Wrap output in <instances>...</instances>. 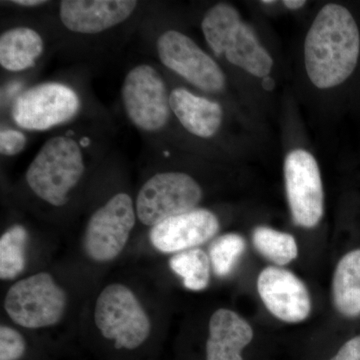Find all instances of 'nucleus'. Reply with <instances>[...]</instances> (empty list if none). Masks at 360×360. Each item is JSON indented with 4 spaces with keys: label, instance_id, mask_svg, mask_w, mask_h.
Returning <instances> with one entry per match:
<instances>
[{
    "label": "nucleus",
    "instance_id": "nucleus-1",
    "mask_svg": "<svg viewBox=\"0 0 360 360\" xmlns=\"http://www.w3.org/2000/svg\"><path fill=\"white\" fill-rule=\"evenodd\" d=\"M359 51V30L349 11L340 4L322 7L304 44L305 66L312 84L324 89L345 82L356 68Z\"/></svg>",
    "mask_w": 360,
    "mask_h": 360
},
{
    "label": "nucleus",
    "instance_id": "nucleus-2",
    "mask_svg": "<svg viewBox=\"0 0 360 360\" xmlns=\"http://www.w3.org/2000/svg\"><path fill=\"white\" fill-rule=\"evenodd\" d=\"M94 141V135L80 127L52 135L26 169L28 188L47 205H68L70 193L86 174L90 158L96 156Z\"/></svg>",
    "mask_w": 360,
    "mask_h": 360
},
{
    "label": "nucleus",
    "instance_id": "nucleus-3",
    "mask_svg": "<svg viewBox=\"0 0 360 360\" xmlns=\"http://www.w3.org/2000/svg\"><path fill=\"white\" fill-rule=\"evenodd\" d=\"M120 97L127 120L142 134L155 136L167 129L172 111L170 90L150 63L132 66L123 78Z\"/></svg>",
    "mask_w": 360,
    "mask_h": 360
},
{
    "label": "nucleus",
    "instance_id": "nucleus-4",
    "mask_svg": "<svg viewBox=\"0 0 360 360\" xmlns=\"http://www.w3.org/2000/svg\"><path fill=\"white\" fill-rule=\"evenodd\" d=\"M82 110V97L75 87L45 82L21 91L14 99L11 115L20 129L41 132L75 122Z\"/></svg>",
    "mask_w": 360,
    "mask_h": 360
},
{
    "label": "nucleus",
    "instance_id": "nucleus-5",
    "mask_svg": "<svg viewBox=\"0 0 360 360\" xmlns=\"http://www.w3.org/2000/svg\"><path fill=\"white\" fill-rule=\"evenodd\" d=\"M96 328L117 349H135L143 345L150 333V321L136 296L127 286H106L96 300Z\"/></svg>",
    "mask_w": 360,
    "mask_h": 360
},
{
    "label": "nucleus",
    "instance_id": "nucleus-6",
    "mask_svg": "<svg viewBox=\"0 0 360 360\" xmlns=\"http://www.w3.org/2000/svg\"><path fill=\"white\" fill-rule=\"evenodd\" d=\"M202 194L198 182L186 172H156L137 193V219L146 226H155L170 217L198 208Z\"/></svg>",
    "mask_w": 360,
    "mask_h": 360
},
{
    "label": "nucleus",
    "instance_id": "nucleus-7",
    "mask_svg": "<svg viewBox=\"0 0 360 360\" xmlns=\"http://www.w3.org/2000/svg\"><path fill=\"white\" fill-rule=\"evenodd\" d=\"M68 297L53 277L40 272L21 279L7 291L4 309L11 321L22 328L56 326L65 314Z\"/></svg>",
    "mask_w": 360,
    "mask_h": 360
},
{
    "label": "nucleus",
    "instance_id": "nucleus-8",
    "mask_svg": "<svg viewBox=\"0 0 360 360\" xmlns=\"http://www.w3.org/2000/svg\"><path fill=\"white\" fill-rule=\"evenodd\" d=\"M135 203L127 193L113 194L92 213L85 227L84 250L90 259L108 262L122 253L134 231Z\"/></svg>",
    "mask_w": 360,
    "mask_h": 360
},
{
    "label": "nucleus",
    "instance_id": "nucleus-9",
    "mask_svg": "<svg viewBox=\"0 0 360 360\" xmlns=\"http://www.w3.org/2000/svg\"><path fill=\"white\" fill-rule=\"evenodd\" d=\"M156 56L161 65L202 91L217 94L225 87V75L194 40L176 30L160 32L155 39Z\"/></svg>",
    "mask_w": 360,
    "mask_h": 360
},
{
    "label": "nucleus",
    "instance_id": "nucleus-10",
    "mask_svg": "<svg viewBox=\"0 0 360 360\" xmlns=\"http://www.w3.org/2000/svg\"><path fill=\"white\" fill-rule=\"evenodd\" d=\"M286 195L293 221L312 229L323 215L321 172L314 156L303 149L290 151L284 161Z\"/></svg>",
    "mask_w": 360,
    "mask_h": 360
},
{
    "label": "nucleus",
    "instance_id": "nucleus-11",
    "mask_svg": "<svg viewBox=\"0 0 360 360\" xmlns=\"http://www.w3.org/2000/svg\"><path fill=\"white\" fill-rule=\"evenodd\" d=\"M139 7L134 0H63L58 18L68 32L98 35L124 25Z\"/></svg>",
    "mask_w": 360,
    "mask_h": 360
},
{
    "label": "nucleus",
    "instance_id": "nucleus-12",
    "mask_svg": "<svg viewBox=\"0 0 360 360\" xmlns=\"http://www.w3.org/2000/svg\"><path fill=\"white\" fill-rule=\"evenodd\" d=\"M257 290L270 314L281 321L297 323L309 317L311 310L309 290L290 270L266 267L258 277Z\"/></svg>",
    "mask_w": 360,
    "mask_h": 360
},
{
    "label": "nucleus",
    "instance_id": "nucleus-13",
    "mask_svg": "<svg viewBox=\"0 0 360 360\" xmlns=\"http://www.w3.org/2000/svg\"><path fill=\"white\" fill-rule=\"evenodd\" d=\"M219 229V220L214 213L195 208L151 227L149 240L160 252L179 253L207 243Z\"/></svg>",
    "mask_w": 360,
    "mask_h": 360
},
{
    "label": "nucleus",
    "instance_id": "nucleus-14",
    "mask_svg": "<svg viewBox=\"0 0 360 360\" xmlns=\"http://www.w3.org/2000/svg\"><path fill=\"white\" fill-rule=\"evenodd\" d=\"M172 115L189 134L212 139L224 122V110L217 101L198 96L184 87L170 90Z\"/></svg>",
    "mask_w": 360,
    "mask_h": 360
},
{
    "label": "nucleus",
    "instance_id": "nucleus-15",
    "mask_svg": "<svg viewBox=\"0 0 360 360\" xmlns=\"http://www.w3.org/2000/svg\"><path fill=\"white\" fill-rule=\"evenodd\" d=\"M253 338L252 328L238 314L219 309L210 321L206 360H243L241 352Z\"/></svg>",
    "mask_w": 360,
    "mask_h": 360
},
{
    "label": "nucleus",
    "instance_id": "nucleus-16",
    "mask_svg": "<svg viewBox=\"0 0 360 360\" xmlns=\"http://www.w3.org/2000/svg\"><path fill=\"white\" fill-rule=\"evenodd\" d=\"M213 54L217 58L224 56L231 65L257 77H266L274 65L271 56L259 44L252 28L243 21L226 35Z\"/></svg>",
    "mask_w": 360,
    "mask_h": 360
},
{
    "label": "nucleus",
    "instance_id": "nucleus-17",
    "mask_svg": "<svg viewBox=\"0 0 360 360\" xmlns=\"http://www.w3.org/2000/svg\"><path fill=\"white\" fill-rule=\"evenodd\" d=\"M44 51V35L32 26H13L0 34V65L8 72L32 70Z\"/></svg>",
    "mask_w": 360,
    "mask_h": 360
},
{
    "label": "nucleus",
    "instance_id": "nucleus-18",
    "mask_svg": "<svg viewBox=\"0 0 360 360\" xmlns=\"http://www.w3.org/2000/svg\"><path fill=\"white\" fill-rule=\"evenodd\" d=\"M333 300L343 316H360V250L350 251L338 262L333 276Z\"/></svg>",
    "mask_w": 360,
    "mask_h": 360
},
{
    "label": "nucleus",
    "instance_id": "nucleus-19",
    "mask_svg": "<svg viewBox=\"0 0 360 360\" xmlns=\"http://www.w3.org/2000/svg\"><path fill=\"white\" fill-rule=\"evenodd\" d=\"M27 229L23 225L14 224L0 238V278L11 281L22 274L26 266Z\"/></svg>",
    "mask_w": 360,
    "mask_h": 360
},
{
    "label": "nucleus",
    "instance_id": "nucleus-20",
    "mask_svg": "<svg viewBox=\"0 0 360 360\" xmlns=\"http://www.w3.org/2000/svg\"><path fill=\"white\" fill-rule=\"evenodd\" d=\"M169 266L175 274L181 277L187 290H202L210 283L212 267L210 257L198 248L175 253L170 258Z\"/></svg>",
    "mask_w": 360,
    "mask_h": 360
},
{
    "label": "nucleus",
    "instance_id": "nucleus-21",
    "mask_svg": "<svg viewBox=\"0 0 360 360\" xmlns=\"http://www.w3.org/2000/svg\"><path fill=\"white\" fill-rule=\"evenodd\" d=\"M253 245L258 252L277 265H285L297 257L295 238L267 226H257L252 233Z\"/></svg>",
    "mask_w": 360,
    "mask_h": 360
},
{
    "label": "nucleus",
    "instance_id": "nucleus-22",
    "mask_svg": "<svg viewBox=\"0 0 360 360\" xmlns=\"http://www.w3.org/2000/svg\"><path fill=\"white\" fill-rule=\"evenodd\" d=\"M245 248V238L238 233H227L214 239L208 257L215 276L220 278L231 276Z\"/></svg>",
    "mask_w": 360,
    "mask_h": 360
},
{
    "label": "nucleus",
    "instance_id": "nucleus-23",
    "mask_svg": "<svg viewBox=\"0 0 360 360\" xmlns=\"http://www.w3.org/2000/svg\"><path fill=\"white\" fill-rule=\"evenodd\" d=\"M25 352L23 336L15 329L2 326L0 328V360H20Z\"/></svg>",
    "mask_w": 360,
    "mask_h": 360
},
{
    "label": "nucleus",
    "instance_id": "nucleus-24",
    "mask_svg": "<svg viewBox=\"0 0 360 360\" xmlns=\"http://www.w3.org/2000/svg\"><path fill=\"white\" fill-rule=\"evenodd\" d=\"M28 143L27 135L20 129L2 127L0 130V153L6 158H14L25 150Z\"/></svg>",
    "mask_w": 360,
    "mask_h": 360
},
{
    "label": "nucleus",
    "instance_id": "nucleus-25",
    "mask_svg": "<svg viewBox=\"0 0 360 360\" xmlns=\"http://www.w3.org/2000/svg\"><path fill=\"white\" fill-rule=\"evenodd\" d=\"M330 360H360V335L348 340Z\"/></svg>",
    "mask_w": 360,
    "mask_h": 360
},
{
    "label": "nucleus",
    "instance_id": "nucleus-26",
    "mask_svg": "<svg viewBox=\"0 0 360 360\" xmlns=\"http://www.w3.org/2000/svg\"><path fill=\"white\" fill-rule=\"evenodd\" d=\"M11 6L21 7V8H39L51 4L49 1L44 0H13L9 2Z\"/></svg>",
    "mask_w": 360,
    "mask_h": 360
},
{
    "label": "nucleus",
    "instance_id": "nucleus-27",
    "mask_svg": "<svg viewBox=\"0 0 360 360\" xmlns=\"http://www.w3.org/2000/svg\"><path fill=\"white\" fill-rule=\"evenodd\" d=\"M283 4L288 8L295 11V9H300L304 6L307 1H303V0H285V1H283Z\"/></svg>",
    "mask_w": 360,
    "mask_h": 360
},
{
    "label": "nucleus",
    "instance_id": "nucleus-28",
    "mask_svg": "<svg viewBox=\"0 0 360 360\" xmlns=\"http://www.w3.org/2000/svg\"><path fill=\"white\" fill-rule=\"evenodd\" d=\"M262 87L267 91H271L272 89L276 87V82H274V78L266 77L262 80Z\"/></svg>",
    "mask_w": 360,
    "mask_h": 360
},
{
    "label": "nucleus",
    "instance_id": "nucleus-29",
    "mask_svg": "<svg viewBox=\"0 0 360 360\" xmlns=\"http://www.w3.org/2000/svg\"><path fill=\"white\" fill-rule=\"evenodd\" d=\"M262 4H274V1H271V0H267V1H264H264H262Z\"/></svg>",
    "mask_w": 360,
    "mask_h": 360
}]
</instances>
